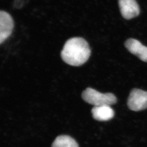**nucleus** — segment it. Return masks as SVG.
<instances>
[{"instance_id":"1","label":"nucleus","mask_w":147,"mask_h":147,"mask_svg":"<svg viewBox=\"0 0 147 147\" xmlns=\"http://www.w3.org/2000/svg\"><path fill=\"white\" fill-rule=\"evenodd\" d=\"M90 54L89 43L82 37L71 38L68 40L61 53L63 61L72 66H80L84 64Z\"/></svg>"},{"instance_id":"2","label":"nucleus","mask_w":147,"mask_h":147,"mask_svg":"<svg viewBox=\"0 0 147 147\" xmlns=\"http://www.w3.org/2000/svg\"><path fill=\"white\" fill-rule=\"evenodd\" d=\"M82 96L85 101L94 106H111L117 101L116 97L113 93H100L91 88H87L84 90Z\"/></svg>"},{"instance_id":"3","label":"nucleus","mask_w":147,"mask_h":147,"mask_svg":"<svg viewBox=\"0 0 147 147\" xmlns=\"http://www.w3.org/2000/svg\"><path fill=\"white\" fill-rule=\"evenodd\" d=\"M127 105L130 110L139 111L147 109V92L134 89L128 97Z\"/></svg>"},{"instance_id":"4","label":"nucleus","mask_w":147,"mask_h":147,"mask_svg":"<svg viewBox=\"0 0 147 147\" xmlns=\"http://www.w3.org/2000/svg\"><path fill=\"white\" fill-rule=\"evenodd\" d=\"M14 21L12 17L5 11H0V43L8 38L13 32Z\"/></svg>"},{"instance_id":"5","label":"nucleus","mask_w":147,"mask_h":147,"mask_svg":"<svg viewBox=\"0 0 147 147\" xmlns=\"http://www.w3.org/2000/svg\"><path fill=\"white\" fill-rule=\"evenodd\" d=\"M121 14L124 18L129 20L139 16L140 9L136 0H119Z\"/></svg>"},{"instance_id":"6","label":"nucleus","mask_w":147,"mask_h":147,"mask_svg":"<svg viewBox=\"0 0 147 147\" xmlns=\"http://www.w3.org/2000/svg\"><path fill=\"white\" fill-rule=\"evenodd\" d=\"M125 47L140 60L147 62V47L134 39H129L125 42Z\"/></svg>"},{"instance_id":"7","label":"nucleus","mask_w":147,"mask_h":147,"mask_svg":"<svg viewBox=\"0 0 147 147\" xmlns=\"http://www.w3.org/2000/svg\"><path fill=\"white\" fill-rule=\"evenodd\" d=\"M92 115L93 118L97 121H110L114 117L115 113L111 106H95L92 109Z\"/></svg>"},{"instance_id":"8","label":"nucleus","mask_w":147,"mask_h":147,"mask_svg":"<svg viewBox=\"0 0 147 147\" xmlns=\"http://www.w3.org/2000/svg\"><path fill=\"white\" fill-rule=\"evenodd\" d=\"M52 147H79L74 139L67 135H61L56 138Z\"/></svg>"}]
</instances>
